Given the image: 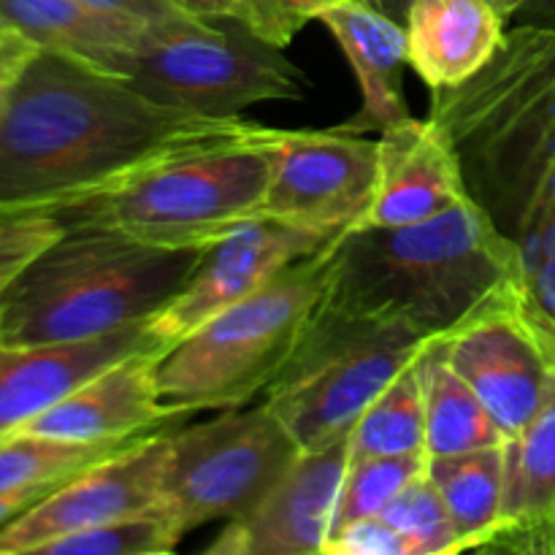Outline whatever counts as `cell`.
I'll list each match as a JSON object with an SVG mask.
<instances>
[{
    "mask_svg": "<svg viewBox=\"0 0 555 555\" xmlns=\"http://www.w3.org/2000/svg\"><path fill=\"white\" fill-rule=\"evenodd\" d=\"M529 287L542 312H545L547 318H555V255L542 260V263L531 271Z\"/></svg>",
    "mask_w": 555,
    "mask_h": 555,
    "instance_id": "cell-36",
    "label": "cell"
},
{
    "mask_svg": "<svg viewBox=\"0 0 555 555\" xmlns=\"http://www.w3.org/2000/svg\"><path fill=\"white\" fill-rule=\"evenodd\" d=\"M339 0H244V22L255 36L274 47H291L293 38Z\"/></svg>",
    "mask_w": 555,
    "mask_h": 555,
    "instance_id": "cell-30",
    "label": "cell"
},
{
    "mask_svg": "<svg viewBox=\"0 0 555 555\" xmlns=\"http://www.w3.org/2000/svg\"><path fill=\"white\" fill-rule=\"evenodd\" d=\"M0 14L43 52L130 79L146 25L92 9L85 0H0Z\"/></svg>",
    "mask_w": 555,
    "mask_h": 555,
    "instance_id": "cell-21",
    "label": "cell"
},
{
    "mask_svg": "<svg viewBox=\"0 0 555 555\" xmlns=\"http://www.w3.org/2000/svg\"><path fill=\"white\" fill-rule=\"evenodd\" d=\"M301 448L269 404L220 410L211 421L168 428L160 507L179 537L247 513Z\"/></svg>",
    "mask_w": 555,
    "mask_h": 555,
    "instance_id": "cell-9",
    "label": "cell"
},
{
    "mask_svg": "<svg viewBox=\"0 0 555 555\" xmlns=\"http://www.w3.org/2000/svg\"><path fill=\"white\" fill-rule=\"evenodd\" d=\"M85 3L98 11H106V14L139 22V25H155L173 14H182L171 0H85Z\"/></svg>",
    "mask_w": 555,
    "mask_h": 555,
    "instance_id": "cell-33",
    "label": "cell"
},
{
    "mask_svg": "<svg viewBox=\"0 0 555 555\" xmlns=\"http://www.w3.org/2000/svg\"><path fill=\"white\" fill-rule=\"evenodd\" d=\"M472 198L461 160L431 117H406L379 133L377 188L358 228H401L431 220Z\"/></svg>",
    "mask_w": 555,
    "mask_h": 555,
    "instance_id": "cell-16",
    "label": "cell"
},
{
    "mask_svg": "<svg viewBox=\"0 0 555 555\" xmlns=\"http://www.w3.org/2000/svg\"><path fill=\"white\" fill-rule=\"evenodd\" d=\"M426 453V404L421 361L399 374L350 431V464L379 455Z\"/></svg>",
    "mask_w": 555,
    "mask_h": 555,
    "instance_id": "cell-24",
    "label": "cell"
},
{
    "mask_svg": "<svg viewBox=\"0 0 555 555\" xmlns=\"http://www.w3.org/2000/svg\"><path fill=\"white\" fill-rule=\"evenodd\" d=\"M379 139L331 130H274L263 215L341 236L356 231L377 188Z\"/></svg>",
    "mask_w": 555,
    "mask_h": 555,
    "instance_id": "cell-11",
    "label": "cell"
},
{
    "mask_svg": "<svg viewBox=\"0 0 555 555\" xmlns=\"http://www.w3.org/2000/svg\"><path fill=\"white\" fill-rule=\"evenodd\" d=\"M318 22L339 43L361 90V112L341 122V128L352 133H383L412 117L404 98V65H410L404 22L383 14L366 0H339Z\"/></svg>",
    "mask_w": 555,
    "mask_h": 555,
    "instance_id": "cell-18",
    "label": "cell"
},
{
    "mask_svg": "<svg viewBox=\"0 0 555 555\" xmlns=\"http://www.w3.org/2000/svg\"><path fill=\"white\" fill-rule=\"evenodd\" d=\"M383 518L404 534L412 555L461 553L453 520H450L442 493L434 486L428 469L406 482L404 491L385 507Z\"/></svg>",
    "mask_w": 555,
    "mask_h": 555,
    "instance_id": "cell-28",
    "label": "cell"
},
{
    "mask_svg": "<svg viewBox=\"0 0 555 555\" xmlns=\"http://www.w3.org/2000/svg\"><path fill=\"white\" fill-rule=\"evenodd\" d=\"M404 30L412 70L431 90H453L491 63L507 20L493 0H412Z\"/></svg>",
    "mask_w": 555,
    "mask_h": 555,
    "instance_id": "cell-19",
    "label": "cell"
},
{
    "mask_svg": "<svg viewBox=\"0 0 555 555\" xmlns=\"http://www.w3.org/2000/svg\"><path fill=\"white\" fill-rule=\"evenodd\" d=\"M486 551L555 555V388L534 421L507 442L502 520Z\"/></svg>",
    "mask_w": 555,
    "mask_h": 555,
    "instance_id": "cell-20",
    "label": "cell"
},
{
    "mask_svg": "<svg viewBox=\"0 0 555 555\" xmlns=\"http://www.w3.org/2000/svg\"><path fill=\"white\" fill-rule=\"evenodd\" d=\"M160 341L146 323L76 341H0V437L25 428L60 399L122 358Z\"/></svg>",
    "mask_w": 555,
    "mask_h": 555,
    "instance_id": "cell-17",
    "label": "cell"
},
{
    "mask_svg": "<svg viewBox=\"0 0 555 555\" xmlns=\"http://www.w3.org/2000/svg\"><path fill=\"white\" fill-rule=\"evenodd\" d=\"M5 98H9V90L0 87V122H3V114H5Z\"/></svg>",
    "mask_w": 555,
    "mask_h": 555,
    "instance_id": "cell-39",
    "label": "cell"
},
{
    "mask_svg": "<svg viewBox=\"0 0 555 555\" xmlns=\"http://www.w3.org/2000/svg\"><path fill=\"white\" fill-rule=\"evenodd\" d=\"M437 345L513 439L534 421L555 388V345L520 271Z\"/></svg>",
    "mask_w": 555,
    "mask_h": 555,
    "instance_id": "cell-10",
    "label": "cell"
},
{
    "mask_svg": "<svg viewBox=\"0 0 555 555\" xmlns=\"http://www.w3.org/2000/svg\"><path fill=\"white\" fill-rule=\"evenodd\" d=\"M520 271V244L466 198L415 225L336 236L323 304L444 336Z\"/></svg>",
    "mask_w": 555,
    "mask_h": 555,
    "instance_id": "cell-3",
    "label": "cell"
},
{
    "mask_svg": "<svg viewBox=\"0 0 555 555\" xmlns=\"http://www.w3.org/2000/svg\"><path fill=\"white\" fill-rule=\"evenodd\" d=\"M182 14L198 20H238L244 22V0H171Z\"/></svg>",
    "mask_w": 555,
    "mask_h": 555,
    "instance_id": "cell-35",
    "label": "cell"
},
{
    "mask_svg": "<svg viewBox=\"0 0 555 555\" xmlns=\"http://www.w3.org/2000/svg\"><path fill=\"white\" fill-rule=\"evenodd\" d=\"M428 117L472 198L518 244L534 238L555 215V27H509L480 74L434 90Z\"/></svg>",
    "mask_w": 555,
    "mask_h": 555,
    "instance_id": "cell-2",
    "label": "cell"
},
{
    "mask_svg": "<svg viewBox=\"0 0 555 555\" xmlns=\"http://www.w3.org/2000/svg\"><path fill=\"white\" fill-rule=\"evenodd\" d=\"M130 85L146 98L215 119L242 117L249 106L304 101L307 76L280 47L238 20L173 14L146 25Z\"/></svg>",
    "mask_w": 555,
    "mask_h": 555,
    "instance_id": "cell-8",
    "label": "cell"
},
{
    "mask_svg": "<svg viewBox=\"0 0 555 555\" xmlns=\"http://www.w3.org/2000/svg\"><path fill=\"white\" fill-rule=\"evenodd\" d=\"M428 475L453 520L459 551H486L496 534L507 486V442L428 459Z\"/></svg>",
    "mask_w": 555,
    "mask_h": 555,
    "instance_id": "cell-22",
    "label": "cell"
},
{
    "mask_svg": "<svg viewBox=\"0 0 555 555\" xmlns=\"http://www.w3.org/2000/svg\"><path fill=\"white\" fill-rule=\"evenodd\" d=\"M57 486H41V488H16V491H5L0 493V529L5 524L16 518V515L25 513L27 507L38 502V499L47 496L49 491H54Z\"/></svg>",
    "mask_w": 555,
    "mask_h": 555,
    "instance_id": "cell-37",
    "label": "cell"
},
{
    "mask_svg": "<svg viewBox=\"0 0 555 555\" xmlns=\"http://www.w3.org/2000/svg\"><path fill=\"white\" fill-rule=\"evenodd\" d=\"M274 130L255 125L244 135L179 152L57 220L108 228L155 247L209 249L266 217Z\"/></svg>",
    "mask_w": 555,
    "mask_h": 555,
    "instance_id": "cell-5",
    "label": "cell"
},
{
    "mask_svg": "<svg viewBox=\"0 0 555 555\" xmlns=\"http://www.w3.org/2000/svg\"><path fill=\"white\" fill-rule=\"evenodd\" d=\"M182 542L163 507L150 513L108 520L76 534L60 537L43 547V555H163Z\"/></svg>",
    "mask_w": 555,
    "mask_h": 555,
    "instance_id": "cell-27",
    "label": "cell"
},
{
    "mask_svg": "<svg viewBox=\"0 0 555 555\" xmlns=\"http://www.w3.org/2000/svg\"><path fill=\"white\" fill-rule=\"evenodd\" d=\"M65 225L52 215L0 217V298L11 282L27 269L52 242L63 236Z\"/></svg>",
    "mask_w": 555,
    "mask_h": 555,
    "instance_id": "cell-29",
    "label": "cell"
},
{
    "mask_svg": "<svg viewBox=\"0 0 555 555\" xmlns=\"http://www.w3.org/2000/svg\"><path fill=\"white\" fill-rule=\"evenodd\" d=\"M507 25H547L555 27V0H493Z\"/></svg>",
    "mask_w": 555,
    "mask_h": 555,
    "instance_id": "cell-34",
    "label": "cell"
},
{
    "mask_svg": "<svg viewBox=\"0 0 555 555\" xmlns=\"http://www.w3.org/2000/svg\"><path fill=\"white\" fill-rule=\"evenodd\" d=\"M166 461L168 428H163L87 466L0 529V555L41 553L60 537L157 509Z\"/></svg>",
    "mask_w": 555,
    "mask_h": 555,
    "instance_id": "cell-12",
    "label": "cell"
},
{
    "mask_svg": "<svg viewBox=\"0 0 555 555\" xmlns=\"http://www.w3.org/2000/svg\"><path fill=\"white\" fill-rule=\"evenodd\" d=\"M204 253L65 225L0 298V341H76L146 323L182 291Z\"/></svg>",
    "mask_w": 555,
    "mask_h": 555,
    "instance_id": "cell-4",
    "label": "cell"
},
{
    "mask_svg": "<svg viewBox=\"0 0 555 555\" xmlns=\"http://www.w3.org/2000/svg\"><path fill=\"white\" fill-rule=\"evenodd\" d=\"M323 555H412L410 542L383 515L358 518L328 537Z\"/></svg>",
    "mask_w": 555,
    "mask_h": 555,
    "instance_id": "cell-31",
    "label": "cell"
},
{
    "mask_svg": "<svg viewBox=\"0 0 555 555\" xmlns=\"http://www.w3.org/2000/svg\"><path fill=\"white\" fill-rule=\"evenodd\" d=\"M334 238L331 233L271 217L247 222L206 249L193 276L160 312L146 320V328L163 347L177 345L201 323L253 296L282 269L328 247Z\"/></svg>",
    "mask_w": 555,
    "mask_h": 555,
    "instance_id": "cell-13",
    "label": "cell"
},
{
    "mask_svg": "<svg viewBox=\"0 0 555 555\" xmlns=\"http://www.w3.org/2000/svg\"><path fill=\"white\" fill-rule=\"evenodd\" d=\"M135 439L125 442H76L47 434L11 431L0 437V493L16 488L60 486L87 466L119 453Z\"/></svg>",
    "mask_w": 555,
    "mask_h": 555,
    "instance_id": "cell-25",
    "label": "cell"
},
{
    "mask_svg": "<svg viewBox=\"0 0 555 555\" xmlns=\"http://www.w3.org/2000/svg\"><path fill=\"white\" fill-rule=\"evenodd\" d=\"M369 5H374V9H379L383 14L393 16V20L404 22L406 20V11H410L412 0H366Z\"/></svg>",
    "mask_w": 555,
    "mask_h": 555,
    "instance_id": "cell-38",
    "label": "cell"
},
{
    "mask_svg": "<svg viewBox=\"0 0 555 555\" xmlns=\"http://www.w3.org/2000/svg\"><path fill=\"white\" fill-rule=\"evenodd\" d=\"M168 347L155 345L98 372L20 431L76 442H125L163 431L182 415L157 393V363Z\"/></svg>",
    "mask_w": 555,
    "mask_h": 555,
    "instance_id": "cell-15",
    "label": "cell"
},
{
    "mask_svg": "<svg viewBox=\"0 0 555 555\" xmlns=\"http://www.w3.org/2000/svg\"><path fill=\"white\" fill-rule=\"evenodd\" d=\"M347 464L350 437L323 450H301L247 513L228 520L206 551L211 555H323Z\"/></svg>",
    "mask_w": 555,
    "mask_h": 555,
    "instance_id": "cell-14",
    "label": "cell"
},
{
    "mask_svg": "<svg viewBox=\"0 0 555 555\" xmlns=\"http://www.w3.org/2000/svg\"><path fill=\"white\" fill-rule=\"evenodd\" d=\"M437 336L399 323L320 307L307 336L263 401L301 450L350 437L358 417Z\"/></svg>",
    "mask_w": 555,
    "mask_h": 555,
    "instance_id": "cell-7",
    "label": "cell"
},
{
    "mask_svg": "<svg viewBox=\"0 0 555 555\" xmlns=\"http://www.w3.org/2000/svg\"><path fill=\"white\" fill-rule=\"evenodd\" d=\"M426 466L428 453L379 455V459H363L347 464L339 499H336L331 534L358 518L383 515L385 507L404 491L406 482L415 480Z\"/></svg>",
    "mask_w": 555,
    "mask_h": 555,
    "instance_id": "cell-26",
    "label": "cell"
},
{
    "mask_svg": "<svg viewBox=\"0 0 555 555\" xmlns=\"http://www.w3.org/2000/svg\"><path fill=\"white\" fill-rule=\"evenodd\" d=\"M36 54V43L0 14V87L9 90Z\"/></svg>",
    "mask_w": 555,
    "mask_h": 555,
    "instance_id": "cell-32",
    "label": "cell"
},
{
    "mask_svg": "<svg viewBox=\"0 0 555 555\" xmlns=\"http://www.w3.org/2000/svg\"><path fill=\"white\" fill-rule=\"evenodd\" d=\"M255 125L166 106L128 79L38 49L5 98L0 217H57L166 157Z\"/></svg>",
    "mask_w": 555,
    "mask_h": 555,
    "instance_id": "cell-1",
    "label": "cell"
},
{
    "mask_svg": "<svg viewBox=\"0 0 555 555\" xmlns=\"http://www.w3.org/2000/svg\"><path fill=\"white\" fill-rule=\"evenodd\" d=\"M423 404H426V453L455 455L509 442L486 410L480 396L448 363L437 339L421 356Z\"/></svg>",
    "mask_w": 555,
    "mask_h": 555,
    "instance_id": "cell-23",
    "label": "cell"
},
{
    "mask_svg": "<svg viewBox=\"0 0 555 555\" xmlns=\"http://www.w3.org/2000/svg\"><path fill=\"white\" fill-rule=\"evenodd\" d=\"M328 291V247L296 260L253 296L201 323L157 363L163 404L188 417L247 406L280 377Z\"/></svg>",
    "mask_w": 555,
    "mask_h": 555,
    "instance_id": "cell-6",
    "label": "cell"
}]
</instances>
